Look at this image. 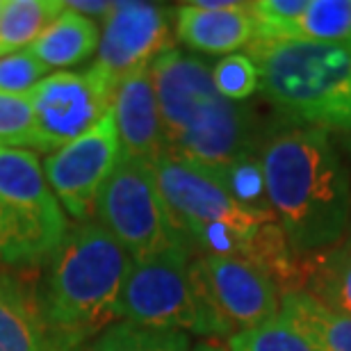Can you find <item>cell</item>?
I'll list each match as a JSON object with an SVG mask.
<instances>
[{
	"mask_svg": "<svg viewBox=\"0 0 351 351\" xmlns=\"http://www.w3.org/2000/svg\"><path fill=\"white\" fill-rule=\"evenodd\" d=\"M265 189L292 254L315 256L347 235L351 176L326 130L276 123L258 144Z\"/></svg>",
	"mask_w": 351,
	"mask_h": 351,
	"instance_id": "1",
	"label": "cell"
},
{
	"mask_svg": "<svg viewBox=\"0 0 351 351\" xmlns=\"http://www.w3.org/2000/svg\"><path fill=\"white\" fill-rule=\"evenodd\" d=\"M167 153L217 171L258 153L263 130L247 103L226 101L213 82V66L171 48L151 64Z\"/></svg>",
	"mask_w": 351,
	"mask_h": 351,
	"instance_id": "2",
	"label": "cell"
},
{
	"mask_svg": "<svg viewBox=\"0 0 351 351\" xmlns=\"http://www.w3.org/2000/svg\"><path fill=\"white\" fill-rule=\"evenodd\" d=\"M132 256L98 221L69 230L37 285L41 313L64 351H80L117 319Z\"/></svg>",
	"mask_w": 351,
	"mask_h": 351,
	"instance_id": "3",
	"label": "cell"
},
{
	"mask_svg": "<svg viewBox=\"0 0 351 351\" xmlns=\"http://www.w3.org/2000/svg\"><path fill=\"white\" fill-rule=\"evenodd\" d=\"M249 55L261 91L290 123L351 132V44L256 39Z\"/></svg>",
	"mask_w": 351,
	"mask_h": 351,
	"instance_id": "4",
	"label": "cell"
},
{
	"mask_svg": "<svg viewBox=\"0 0 351 351\" xmlns=\"http://www.w3.org/2000/svg\"><path fill=\"white\" fill-rule=\"evenodd\" d=\"M69 221L34 151L0 146V261L32 267L60 249Z\"/></svg>",
	"mask_w": 351,
	"mask_h": 351,
	"instance_id": "5",
	"label": "cell"
},
{
	"mask_svg": "<svg viewBox=\"0 0 351 351\" xmlns=\"http://www.w3.org/2000/svg\"><path fill=\"white\" fill-rule=\"evenodd\" d=\"M194 247H176L132 263L119 297L117 319L160 331L217 335L221 326L194 276Z\"/></svg>",
	"mask_w": 351,
	"mask_h": 351,
	"instance_id": "6",
	"label": "cell"
},
{
	"mask_svg": "<svg viewBox=\"0 0 351 351\" xmlns=\"http://www.w3.org/2000/svg\"><path fill=\"white\" fill-rule=\"evenodd\" d=\"M98 223L132 256V261L192 247L167 208L149 162L121 156L96 203Z\"/></svg>",
	"mask_w": 351,
	"mask_h": 351,
	"instance_id": "7",
	"label": "cell"
},
{
	"mask_svg": "<svg viewBox=\"0 0 351 351\" xmlns=\"http://www.w3.org/2000/svg\"><path fill=\"white\" fill-rule=\"evenodd\" d=\"M117 85L96 66L58 71L30 89L34 132L30 151L55 153L85 135L112 110Z\"/></svg>",
	"mask_w": 351,
	"mask_h": 351,
	"instance_id": "8",
	"label": "cell"
},
{
	"mask_svg": "<svg viewBox=\"0 0 351 351\" xmlns=\"http://www.w3.org/2000/svg\"><path fill=\"white\" fill-rule=\"evenodd\" d=\"M194 276L221 326L223 338L276 319L280 313V287L254 263L230 256H194Z\"/></svg>",
	"mask_w": 351,
	"mask_h": 351,
	"instance_id": "9",
	"label": "cell"
},
{
	"mask_svg": "<svg viewBox=\"0 0 351 351\" xmlns=\"http://www.w3.org/2000/svg\"><path fill=\"white\" fill-rule=\"evenodd\" d=\"M121 160V142L112 110L85 135L44 160V176L60 206L73 219L89 221L105 182Z\"/></svg>",
	"mask_w": 351,
	"mask_h": 351,
	"instance_id": "10",
	"label": "cell"
},
{
	"mask_svg": "<svg viewBox=\"0 0 351 351\" xmlns=\"http://www.w3.org/2000/svg\"><path fill=\"white\" fill-rule=\"evenodd\" d=\"M173 48L171 10L160 3L123 0L112 3L103 19L96 66L112 85H119L130 73L149 69L160 55Z\"/></svg>",
	"mask_w": 351,
	"mask_h": 351,
	"instance_id": "11",
	"label": "cell"
},
{
	"mask_svg": "<svg viewBox=\"0 0 351 351\" xmlns=\"http://www.w3.org/2000/svg\"><path fill=\"white\" fill-rule=\"evenodd\" d=\"M173 32L180 44L208 55H233L258 39V23L251 3L235 0H196L178 5Z\"/></svg>",
	"mask_w": 351,
	"mask_h": 351,
	"instance_id": "12",
	"label": "cell"
},
{
	"mask_svg": "<svg viewBox=\"0 0 351 351\" xmlns=\"http://www.w3.org/2000/svg\"><path fill=\"white\" fill-rule=\"evenodd\" d=\"M112 114L121 142V156L153 165L167 153L151 66L130 73L119 82L112 101Z\"/></svg>",
	"mask_w": 351,
	"mask_h": 351,
	"instance_id": "13",
	"label": "cell"
},
{
	"mask_svg": "<svg viewBox=\"0 0 351 351\" xmlns=\"http://www.w3.org/2000/svg\"><path fill=\"white\" fill-rule=\"evenodd\" d=\"M0 351H64L41 313L37 287L0 276Z\"/></svg>",
	"mask_w": 351,
	"mask_h": 351,
	"instance_id": "14",
	"label": "cell"
},
{
	"mask_svg": "<svg viewBox=\"0 0 351 351\" xmlns=\"http://www.w3.org/2000/svg\"><path fill=\"white\" fill-rule=\"evenodd\" d=\"M98 41H101V30L94 19L64 10L39 34L37 41L27 46V51L46 69H64L82 64L91 55H96Z\"/></svg>",
	"mask_w": 351,
	"mask_h": 351,
	"instance_id": "15",
	"label": "cell"
},
{
	"mask_svg": "<svg viewBox=\"0 0 351 351\" xmlns=\"http://www.w3.org/2000/svg\"><path fill=\"white\" fill-rule=\"evenodd\" d=\"M278 317L319 351H351V315L319 304L304 290L280 297Z\"/></svg>",
	"mask_w": 351,
	"mask_h": 351,
	"instance_id": "16",
	"label": "cell"
},
{
	"mask_svg": "<svg viewBox=\"0 0 351 351\" xmlns=\"http://www.w3.org/2000/svg\"><path fill=\"white\" fill-rule=\"evenodd\" d=\"M301 290L333 311L351 315V230L338 244L301 261Z\"/></svg>",
	"mask_w": 351,
	"mask_h": 351,
	"instance_id": "17",
	"label": "cell"
},
{
	"mask_svg": "<svg viewBox=\"0 0 351 351\" xmlns=\"http://www.w3.org/2000/svg\"><path fill=\"white\" fill-rule=\"evenodd\" d=\"M64 12L60 0H5L0 12V58L19 53Z\"/></svg>",
	"mask_w": 351,
	"mask_h": 351,
	"instance_id": "18",
	"label": "cell"
},
{
	"mask_svg": "<svg viewBox=\"0 0 351 351\" xmlns=\"http://www.w3.org/2000/svg\"><path fill=\"white\" fill-rule=\"evenodd\" d=\"M287 41L351 44V0H308Z\"/></svg>",
	"mask_w": 351,
	"mask_h": 351,
	"instance_id": "19",
	"label": "cell"
},
{
	"mask_svg": "<svg viewBox=\"0 0 351 351\" xmlns=\"http://www.w3.org/2000/svg\"><path fill=\"white\" fill-rule=\"evenodd\" d=\"M87 351H189V338L185 333L114 322L96 335Z\"/></svg>",
	"mask_w": 351,
	"mask_h": 351,
	"instance_id": "20",
	"label": "cell"
},
{
	"mask_svg": "<svg viewBox=\"0 0 351 351\" xmlns=\"http://www.w3.org/2000/svg\"><path fill=\"white\" fill-rule=\"evenodd\" d=\"M213 173L223 182V187L228 189V194L233 196L240 206L251 210V213L274 217L269 199H267L265 176H263L261 160H258V153L237 158L230 165L221 167V169H217Z\"/></svg>",
	"mask_w": 351,
	"mask_h": 351,
	"instance_id": "21",
	"label": "cell"
},
{
	"mask_svg": "<svg viewBox=\"0 0 351 351\" xmlns=\"http://www.w3.org/2000/svg\"><path fill=\"white\" fill-rule=\"evenodd\" d=\"M228 351H319L297 328L276 317L228 338Z\"/></svg>",
	"mask_w": 351,
	"mask_h": 351,
	"instance_id": "22",
	"label": "cell"
},
{
	"mask_svg": "<svg viewBox=\"0 0 351 351\" xmlns=\"http://www.w3.org/2000/svg\"><path fill=\"white\" fill-rule=\"evenodd\" d=\"M213 82L226 101L244 103L261 91V71L249 53H233L213 66Z\"/></svg>",
	"mask_w": 351,
	"mask_h": 351,
	"instance_id": "23",
	"label": "cell"
},
{
	"mask_svg": "<svg viewBox=\"0 0 351 351\" xmlns=\"http://www.w3.org/2000/svg\"><path fill=\"white\" fill-rule=\"evenodd\" d=\"M34 132V112L30 91L5 94L0 91V146L30 151Z\"/></svg>",
	"mask_w": 351,
	"mask_h": 351,
	"instance_id": "24",
	"label": "cell"
},
{
	"mask_svg": "<svg viewBox=\"0 0 351 351\" xmlns=\"http://www.w3.org/2000/svg\"><path fill=\"white\" fill-rule=\"evenodd\" d=\"M48 69L30 55V51H19L0 58V91L5 94H25L37 87Z\"/></svg>",
	"mask_w": 351,
	"mask_h": 351,
	"instance_id": "25",
	"label": "cell"
},
{
	"mask_svg": "<svg viewBox=\"0 0 351 351\" xmlns=\"http://www.w3.org/2000/svg\"><path fill=\"white\" fill-rule=\"evenodd\" d=\"M64 5H66V10L78 12L87 19H91V16L105 19L112 10V3H108V0H94V3H89V0H69V3H64Z\"/></svg>",
	"mask_w": 351,
	"mask_h": 351,
	"instance_id": "26",
	"label": "cell"
},
{
	"mask_svg": "<svg viewBox=\"0 0 351 351\" xmlns=\"http://www.w3.org/2000/svg\"><path fill=\"white\" fill-rule=\"evenodd\" d=\"M192 351H226V349H221L219 345H213V342H203V345L194 347Z\"/></svg>",
	"mask_w": 351,
	"mask_h": 351,
	"instance_id": "27",
	"label": "cell"
},
{
	"mask_svg": "<svg viewBox=\"0 0 351 351\" xmlns=\"http://www.w3.org/2000/svg\"><path fill=\"white\" fill-rule=\"evenodd\" d=\"M347 146L351 149V132H347Z\"/></svg>",
	"mask_w": 351,
	"mask_h": 351,
	"instance_id": "28",
	"label": "cell"
},
{
	"mask_svg": "<svg viewBox=\"0 0 351 351\" xmlns=\"http://www.w3.org/2000/svg\"><path fill=\"white\" fill-rule=\"evenodd\" d=\"M3 7H5V0H0V12H3Z\"/></svg>",
	"mask_w": 351,
	"mask_h": 351,
	"instance_id": "29",
	"label": "cell"
},
{
	"mask_svg": "<svg viewBox=\"0 0 351 351\" xmlns=\"http://www.w3.org/2000/svg\"><path fill=\"white\" fill-rule=\"evenodd\" d=\"M349 230H351V223H349Z\"/></svg>",
	"mask_w": 351,
	"mask_h": 351,
	"instance_id": "30",
	"label": "cell"
}]
</instances>
